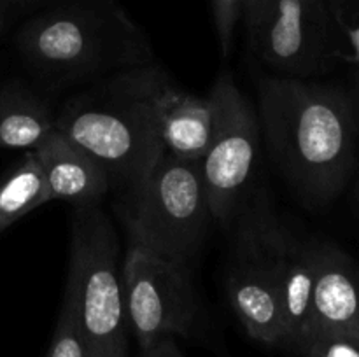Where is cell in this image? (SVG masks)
<instances>
[{
  "instance_id": "6da1fadb",
  "label": "cell",
  "mask_w": 359,
  "mask_h": 357,
  "mask_svg": "<svg viewBox=\"0 0 359 357\" xmlns=\"http://www.w3.org/2000/svg\"><path fill=\"white\" fill-rule=\"evenodd\" d=\"M258 119L273 163L307 209H321L356 168L358 125L351 97L297 77H265Z\"/></svg>"
},
{
  "instance_id": "7a4b0ae2",
  "label": "cell",
  "mask_w": 359,
  "mask_h": 357,
  "mask_svg": "<svg viewBox=\"0 0 359 357\" xmlns=\"http://www.w3.org/2000/svg\"><path fill=\"white\" fill-rule=\"evenodd\" d=\"M170 77L156 63L88 84L55 114V130L90 153L121 203L132 198L163 154L158 102Z\"/></svg>"
},
{
  "instance_id": "3957f363",
  "label": "cell",
  "mask_w": 359,
  "mask_h": 357,
  "mask_svg": "<svg viewBox=\"0 0 359 357\" xmlns=\"http://www.w3.org/2000/svg\"><path fill=\"white\" fill-rule=\"evenodd\" d=\"M30 72L51 90L91 84L153 63L139 27L114 0H74L39 14L18 34Z\"/></svg>"
},
{
  "instance_id": "277c9868",
  "label": "cell",
  "mask_w": 359,
  "mask_h": 357,
  "mask_svg": "<svg viewBox=\"0 0 359 357\" xmlns=\"http://www.w3.org/2000/svg\"><path fill=\"white\" fill-rule=\"evenodd\" d=\"M65 293L77 308L86 357H128L119 240L98 205H77Z\"/></svg>"
},
{
  "instance_id": "5b68a950",
  "label": "cell",
  "mask_w": 359,
  "mask_h": 357,
  "mask_svg": "<svg viewBox=\"0 0 359 357\" xmlns=\"http://www.w3.org/2000/svg\"><path fill=\"white\" fill-rule=\"evenodd\" d=\"M119 214L133 247L189 268L212 219L200 161L163 150L142 188L119 203Z\"/></svg>"
},
{
  "instance_id": "8992f818",
  "label": "cell",
  "mask_w": 359,
  "mask_h": 357,
  "mask_svg": "<svg viewBox=\"0 0 359 357\" xmlns=\"http://www.w3.org/2000/svg\"><path fill=\"white\" fill-rule=\"evenodd\" d=\"M235 237L226 272L231 308L252 340L286 343L279 301V234L284 224L259 192H252L233 219Z\"/></svg>"
},
{
  "instance_id": "52a82bcc",
  "label": "cell",
  "mask_w": 359,
  "mask_h": 357,
  "mask_svg": "<svg viewBox=\"0 0 359 357\" xmlns=\"http://www.w3.org/2000/svg\"><path fill=\"white\" fill-rule=\"evenodd\" d=\"M209 98L214 105V135L200 170L212 220L230 226L252 195L259 119L230 74L217 77Z\"/></svg>"
},
{
  "instance_id": "ba28073f",
  "label": "cell",
  "mask_w": 359,
  "mask_h": 357,
  "mask_svg": "<svg viewBox=\"0 0 359 357\" xmlns=\"http://www.w3.org/2000/svg\"><path fill=\"white\" fill-rule=\"evenodd\" d=\"M126 318L140 349L163 336H189L200 303L189 268L130 245L121 266Z\"/></svg>"
},
{
  "instance_id": "9c48e42d",
  "label": "cell",
  "mask_w": 359,
  "mask_h": 357,
  "mask_svg": "<svg viewBox=\"0 0 359 357\" xmlns=\"http://www.w3.org/2000/svg\"><path fill=\"white\" fill-rule=\"evenodd\" d=\"M330 0H270L248 30L252 52L279 76L307 79L342 56Z\"/></svg>"
},
{
  "instance_id": "30bf717a",
  "label": "cell",
  "mask_w": 359,
  "mask_h": 357,
  "mask_svg": "<svg viewBox=\"0 0 359 357\" xmlns=\"http://www.w3.org/2000/svg\"><path fill=\"white\" fill-rule=\"evenodd\" d=\"M319 335L359 336V268L333 245H318L314 296L302 349Z\"/></svg>"
},
{
  "instance_id": "8fae6325",
  "label": "cell",
  "mask_w": 359,
  "mask_h": 357,
  "mask_svg": "<svg viewBox=\"0 0 359 357\" xmlns=\"http://www.w3.org/2000/svg\"><path fill=\"white\" fill-rule=\"evenodd\" d=\"M34 153L44 174L49 200H63L76 206L98 205L111 192L102 164L63 133L51 132Z\"/></svg>"
},
{
  "instance_id": "7c38bea8",
  "label": "cell",
  "mask_w": 359,
  "mask_h": 357,
  "mask_svg": "<svg viewBox=\"0 0 359 357\" xmlns=\"http://www.w3.org/2000/svg\"><path fill=\"white\" fill-rule=\"evenodd\" d=\"M316 270H318V245L298 240L286 226L279 234V301L283 312L286 343L302 349L312 296H314Z\"/></svg>"
},
{
  "instance_id": "4fadbf2b",
  "label": "cell",
  "mask_w": 359,
  "mask_h": 357,
  "mask_svg": "<svg viewBox=\"0 0 359 357\" xmlns=\"http://www.w3.org/2000/svg\"><path fill=\"white\" fill-rule=\"evenodd\" d=\"M160 139L165 153L186 161H200L214 135V105L205 98L168 84L158 102Z\"/></svg>"
},
{
  "instance_id": "5bb4252c",
  "label": "cell",
  "mask_w": 359,
  "mask_h": 357,
  "mask_svg": "<svg viewBox=\"0 0 359 357\" xmlns=\"http://www.w3.org/2000/svg\"><path fill=\"white\" fill-rule=\"evenodd\" d=\"M55 132L48 102L20 83L0 86V149L34 150Z\"/></svg>"
},
{
  "instance_id": "9a60e30c",
  "label": "cell",
  "mask_w": 359,
  "mask_h": 357,
  "mask_svg": "<svg viewBox=\"0 0 359 357\" xmlns=\"http://www.w3.org/2000/svg\"><path fill=\"white\" fill-rule=\"evenodd\" d=\"M48 202L51 200L44 174L34 150H28L0 181V234L21 217Z\"/></svg>"
},
{
  "instance_id": "2e32d148",
  "label": "cell",
  "mask_w": 359,
  "mask_h": 357,
  "mask_svg": "<svg viewBox=\"0 0 359 357\" xmlns=\"http://www.w3.org/2000/svg\"><path fill=\"white\" fill-rule=\"evenodd\" d=\"M46 357H86L83 335H81L77 308L72 296L65 293L58 324H56L53 342Z\"/></svg>"
},
{
  "instance_id": "e0dca14e",
  "label": "cell",
  "mask_w": 359,
  "mask_h": 357,
  "mask_svg": "<svg viewBox=\"0 0 359 357\" xmlns=\"http://www.w3.org/2000/svg\"><path fill=\"white\" fill-rule=\"evenodd\" d=\"M212 2L214 24H216L217 41H219L221 55L226 58L233 49L235 28L242 18L244 0H210Z\"/></svg>"
},
{
  "instance_id": "ac0fdd59",
  "label": "cell",
  "mask_w": 359,
  "mask_h": 357,
  "mask_svg": "<svg viewBox=\"0 0 359 357\" xmlns=\"http://www.w3.org/2000/svg\"><path fill=\"white\" fill-rule=\"evenodd\" d=\"M302 352L307 357H359V336L319 335L309 340Z\"/></svg>"
},
{
  "instance_id": "d6986e66",
  "label": "cell",
  "mask_w": 359,
  "mask_h": 357,
  "mask_svg": "<svg viewBox=\"0 0 359 357\" xmlns=\"http://www.w3.org/2000/svg\"><path fill=\"white\" fill-rule=\"evenodd\" d=\"M139 357H182L175 336H163L146 349H140Z\"/></svg>"
},
{
  "instance_id": "ffe728a7",
  "label": "cell",
  "mask_w": 359,
  "mask_h": 357,
  "mask_svg": "<svg viewBox=\"0 0 359 357\" xmlns=\"http://www.w3.org/2000/svg\"><path fill=\"white\" fill-rule=\"evenodd\" d=\"M335 14V20L337 23H339V27L344 28V31H346L347 42H349L351 55H347L346 59L359 66V24H356V27H349V24L346 23V20L342 18V14Z\"/></svg>"
},
{
  "instance_id": "44dd1931",
  "label": "cell",
  "mask_w": 359,
  "mask_h": 357,
  "mask_svg": "<svg viewBox=\"0 0 359 357\" xmlns=\"http://www.w3.org/2000/svg\"><path fill=\"white\" fill-rule=\"evenodd\" d=\"M270 0H244V6H242V18L245 20V27L248 30H251L256 23L259 21V18L263 16V13L269 7Z\"/></svg>"
},
{
  "instance_id": "7402d4cb",
  "label": "cell",
  "mask_w": 359,
  "mask_h": 357,
  "mask_svg": "<svg viewBox=\"0 0 359 357\" xmlns=\"http://www.w3.org/2000/svg\"><path fill=\"white\" fill-rule=\"evenodd\" d=\"M354 105V115H356V125H358V133H359V76H358V83H356V94L354 98H351Z\"/></svg>"
},
{
  "instance_id": "603a6c76",
  "label": "cell",
  "mask_w": 359,
  "mask_h": 357,
  "mask_svg": "<svg viewBox=\"0 0 359 357\" xmlns=\"http://www.w3.org/2000/svg\"><path fill=\"white\" fill-rule=\"evenodd\" d=\"M354 203H356V212L359 216V175L356 178V184H354Z\"/></svg>"
},
{
  "instance_id": "cb8c5ba5",
  "label": "cell",
  "mask_w": 359,
  "mask_h": 357,
  "mask_svg": "<svg viewBox=\"0 0 359 357\" xmlns=\"http://www.w3.org/2000/svg\"><path fill=\"white\" fill-rule=\"evenodd\" d=\"M4 28V14H2V7H0V31Z\"/></svg>"
},
{
  "instance_id": "d4e9b609",
  "label": "cell",
  "mask_w": 359,
  "mask_h": 357,
  "mask_svg": "<svg viewBox=\"0 0 359 357\" xmlns=\"http://www.w3.org/2000/svg\"><path fill=\"white\" fill-rule=\"evenodd\" d=\"M20 2H37V0H20Z\"/></svg>"
}]
</instances>
